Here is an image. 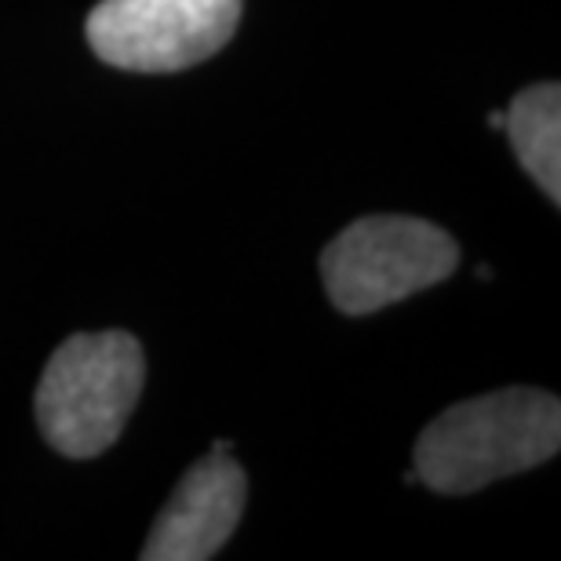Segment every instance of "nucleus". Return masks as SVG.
<instances>
[{"label":"nucleus","instance_id":"obj_6","mask_svg":"<svg viewBox=\"0 0 561 561\" xmlns=\"http://www.w3.org/2000/svg\"><path fill=\"white\" fill-rule=\"evenodd\" d=\"M503 131L547 201L561 205V88L543 81L514 95L503 114Z\"/></svg>","mask_w":561,"mask_h":561},{"label":"nucleus","instance_id":"obj_5","mask_svg":"<svg viewBox=\"0 0 561 561\" xmlns=\"http://www.w3.org/2000/svg\"><path fill=\"white\" fill-rule=\"evenodd\" d=\"M249 478L230 453L211 448L186 470L172 500L157 514L146 536L142 561H208L216 558L238 529Z\"/></svg>","mask_w":561,"mask_h":561},{"label":"nucleus","instance_id":"obj_2","mask_svg":"<svg viewBox=\"0 0 561 561\" xmlns=\"http://www.w3.org/2000/svg\"><path fill=\"white\" fill-rule=\"evenodd\" d=\"M146 383V357L128 332H77L44 365L37 423L55 453L95 459L125 431Z\"/></svg>","mask_w":561,"mask_h":561},{"label":"nucleus","instance_id":"obj_4","mask_svg":"<svg viewBox=\"0 0 561 561\" xmlns=\"http://www.w3.org/2000/svg\"><path fill=\"white\" fill-rule=\"evenodd\" d=\"M244 0H99L88 44L131 73H179L211 59L238 33Z\"/></svg>","mask_w":561,"mask_h":561},{"label":"nucleus","instance_id":"obj_3","mask_svg":"<svg viewBox=\"0 0 561 561\" xmlns=\"http://www.w3.org/2000/svg\"><path fill=\"white\" fill-rule=\"evenodd\" d=\"M459 263V244L442 227L412 216H368L351 222L321 252L332 307L362 318L434 288Z\"/></svg>","mask_w":561,"mask_h":561},{"label":"nucleus","instance_id":"obj_1","mask_svg":"<svg viewBox=\"0 0 561 561\" xmlns=\"http://www.w3.org/2000/svg\"><path fill=\"white\" fill-rule=\"evenodd\" d=\"M561 448V405L554 394L511 387L445 409L420 434L412 470L431 492L467 496L492 481L543 467Z\"/></svg>","mask_w":561,"mask_h":561},{"label":"nucleus","instance_id":"obj_7","mask_svg":"<svg viewBox=\"0 0 561 561\" xmlns=\"http://www.w3.org/2000/svg\"><path fill=\"white\" fill-rule=\"evenodd\" d=\"M489 125L503 131V114H500V110H496V114H489Z\"/></svg>","mask_w":561,"mask_h":561}]
</instances>
